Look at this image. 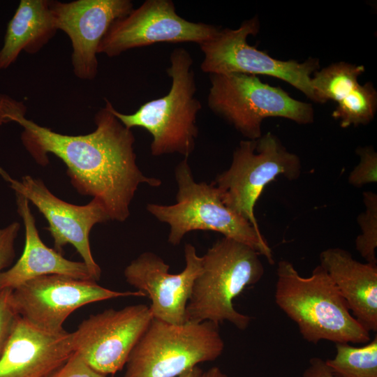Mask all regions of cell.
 <instances>
[{"mask_svg": "<svg viewBox=\"0 0 377 377\" xmlns=\"http://www.w3.org/2000/svg\"><path fill=\"white\" fill-rule=\"evenodd\" d=\"M22 102L0 94V126L20 125L22 142L35 161L45 166L49 154L60 158L76 191L99 200L111 220L125 221L140 184L158 187L161 181L145 175L136 163L135 137L110 112L107 103L95 115L96 129L68 135L38 125L26 117Z\"/></svg>", "mask_w": 377, "mask_h": 377, "instance_id": "obj_1", "label": "cell"}, {"mask_svg": "<svg viewBox=\"0 0 377 377\" xmlns=\"http://www.w3.org/2000/svg\"><path fill=\"white\" fill-rule=\"evenodd\" d=\"M274 292L277 306L294 321L304 340L367 343L370 332L352 315L347 303L320 265L301 276L286 260L278 263Z\"/></svg>", "mask_w": 377, "mask_h": 377, "instance_id": "obj_2", "label": "cell"}, {"mask_svg": "<svg viewBox=\"0 0 377 377\" xmlns=\"http://www.w3.org/2000/svg\"><path fill=\"white\" fill-rule=\"evenodd\" d=\"M166 69L171 78L168 93L142 105L133 114L117 111L105 99L110 112L127 128L140 127L152 136L150 145L154 156L179 154L188 158L198 135L196 118L201 103L195 96L196 82L191 54L183 47L174 49Z\"/></svg>", "mask_w": 377, "mask_h": 377, "instance_id": "obj_3", "label": "cell"}, {"mask_svg": "<svg viewBox=\"0 0 377 377\" xmlns=\"http://www.w3.org/2000/svg\"><path fill=\"white\" fill-rule=\"evenodd\" d=\"M260 254L234 239L217 240L202 256V270L195 279L186 308V322L228 321L246 330L251 318L237 311L233 300L246 287L258 283L265 272Z\"/></svg>", "mask_w": 377, "mask_h": 377, "instance_id": "obj_4", "label": "cell"}, {"mask_svg": "<svg viewBox=\"0 0 377 377\" xmlns=\"http://www.w3.org/2000/svg\"><path fill=\"white\" fill-rule=\"evenodd\" d=\"M175 177L176 202L147 205L149 213L169 226L170 244H179L184 235L193 230H212L250 246L270 264L274 263L272 249L261 231L223 204L214 182H195L187 158L177 165Z\"/></svg>", "mask_w": 377, "mask_h": 377, "instance_id": "obj_5", "label": "cell"}, {"mask_svg": "<svg viewBox=\"0 0 377 377\" xmlns=\"http://www.w3.org/2000/svg\"><path fill=\"white\" fill-rule=\"evenodd\" d=\"M225 347L218 324H170L152 318L132 350L123 377H178L217 359Z\"/></svg>", "mask_w": 377, "mask_h": 377, "instance_id": "obj_6", "label": "cell"}, {"mask_svg": "<svg viewBox=\"0 0 377 377\" xmlns=\"http://www.w3.org/2000/svg\"><path fill=\"white\" fill-rule=\"evenodd\" d=\"M207 105L247 140L262 135L267 117H281L300 124L314 120L311 104L292 98L280 87L263 82L254 75L210 74Z\"/></svg>", "mask_w": 377, "mask_h": 377, "instance_id": "obj_7", "label": "cell"}, {"mask_svg": "<svg viewBox=\"0 0 377 377\" xmlns=\"http://www.w3.org/2000/svg\"><path fill=\"white\" fill-rule=\"evenodd\" d=\"M301 168L298 156L288 151L269 132L255 140L240 141L230 166L213 182L223 204L260 230L254 207L265 186L280 176L295 180L300 177Z\"/></svg>", "mask_w": 377, "mask_h": 377, "instance_id": "obj_8", "label": "cell"}, {"mask_svg": "<svg viewBox=\"0 0 377 377\" xmlns=\"http://www.w3.org/2000/svg\"><path fill=\"white\" fill-rule=\"evenodd\" d=\"M260 29L257 16L244 20L235 29L220 28L211 39L199 45L204 57L202 71L210 74L244 73L272 76L288 82L316 103L311 75L320 68L319 59L304 62L283 61L249 45V36Z\"/></svg>", "mask_w": 377, "mask_h": 377, "instance_id": "obj_9", "label": "cell"}, {"mask_svg": "<svg viewBox=\"0 0 377 377\" xmlns=\"http://www.w3.org/2000/svg\"><path fill=\"white\" fill-rule=\"evenodd\" d=\"M145 297L140 291H117L96 281L61 275H46L29 280L12 290L10 304L15 313L35 327L52 334L64 332L63 324L84 305L124 297Z\"/></svg>", "mask_w": 377, "mask_h": 377, "instance_id": "obj_10", "label": "cell"}, {"mask_svg": "<svg viewBox=\"0 0 377 377\" xmlns=\"http://www.w3.org/2000/svg\"><path fill=\"white\" fill-rule=\"evenodd\" d=\"M153 317L145 304L108 309L89 316L72 334L74 352L96 372L121 371Z\"/></svg>", "mask_w": 377, "mask_h": 377, "instance_id": "obj_11", "label": "cell"}, {"mask_svg": "<svg viewBox=\"0 0 377 377\" xmlns=\"http://www.w3.org/2000/svg\"><path fill=\"white\" fill-rule=\"evenodd\" d=\"M221 27L180 17L170 0H147L115 20L101 40L98 54L109 57L158 43H196L213 38Z\"/></svg>", "mask_w": 377, "mask_h": 377, "instance_id": "obj_12", "label": "cell"}, {"mask_svg": "<svg viewBox=\"0 0 377 377\" xmlns=\"http://www.w3.org/2000/svg\"><path fill=\"white\" fill-rule=\"evenodd\" d=\"M0 176L15 193L31 202L47 219V230L53 238L54 249L61 253L66 245L73 246L95 281L99 280L101 270L91 251L89 233L96 224L111 220L102 203L95 198L85 205L66 202L51 193L41 179L26 175L18 181L1 167Z\"/></svg>", "mask_w": 377, "mask_h": 377, "instance_id": "obj_13", "label": "cell"}, {"mask_svg": "<svg viewBox=\"0 0 377 377\" xmlns=\"http://www.w3.org/2000/svg\"><path fill=\"white\" fill-rule=\"evenodd\" d=\"M186 266L179 274H170L169 265L156 254L146 251L127 265L126 282L148 296L152 317L173 325L186 323V308L193 283L202 270V256L191 244L184 246Z\"/></svg>", "mask_w": 377, "mask_h": 377, "instance_id": "obj_14", "label": "cell"}, {"mask_svg": "<svg viewBox=\"0 0 377 377\" xmlns=\"http://www.w3.org/2000/svg\"><path fill=\"white\" fill-rule=\"evenodd\" d=\"M57 29L71 41L74 75L84 80L98 73V47L112 24L133 8L130 0L50 1Z\"/></svg>", "mask_w": 377, "mask_h": 377, "instance_id": "obj_15", "label": "cell"}, {"mask_svg": "<svg viewBox=\"0 0 377 377\" xmlns=\"http://www.w3.org/2000/svg\"><path fill=\"white\" fill-rule=\"evenodd\" d=\"M73 353L71 332H46L18 316L0 355V377H49Z\"/></svg>", "mask_w": 377, "mask_h": 377, "instance_id": "obj_16", "label": "cell"}, {"mask_svg": "<svg viewBox=\"0 0 377 377\" xmlns=\"http://www.w3.org/2000/svg\"><path fill=\"white\" fill-rule=\"evenodd\" d=\"M15 195L17 213L25 228V243L22 254L15 264L0 274V290H13L29 280L46 275L96 281L83 261L68 260L43 243L29 200L20 194L15 193Z\"/></svg>", "mask_w": 377, "mask_h": 377, "instance_id": "obj_17", "label": "cell"}, {"mask_svg": "<svg viewBox=\"0 0 377 377\" xmlns=\"http://www.w3.org/2000/svg\"><path fill=\"white\" fill-rule=\"evenodd\" d=\"M326 271L348 304L352 315L369 332L377 330V265L356 260L341 248L320 254Z\"/></svg>", "mask_w": 377, "mask_h": 377, "instance_id": "obj_18", "label": "cell"}, {"mask_svg": "<svg viewBox=\"0 0 377 377\" xmlns=\"http://www.w3.org/2000/svg\"><path fill=\"white\" fill-rule=\"evenodd\" d=\"M57 28L49 0H21L9 21L0 50V71L15 63L21 52L38 53Z\"/></svg>", "mask_w": 377, "mask_h": 377, "instance_id": "obj_19", "label": "cell"}, {"mask_svg": "<svg viewBox=\"0 0 377 377\" xmlns=\"http://www.w3.org/2000/svg\"><path fill=\"white\" fill-rule=\"evenodd\" d=\"M364 71L363 65L340 61L316 71L311 86L316 103L339 102L359 84L358 77Z\"/></svg>", "mask_w": 377, "mask_h": 377, "instance_id": "obj_20", "label": "cell"}, {"mask_svg": "<svg viewBox=\"0 0 377 377\" xmlns=\"http://www.w3.org/2000/svg\"><path fill=\"white\" fill-rule=\"evenodd\" d=\"M336 355L325 361L339 377H377V336L362 346L335 343Z\"/></svg>", "mask_w": 377, "mask_h": 377, "instance_id": "obj_21", "label": "cell"}, {"mask_svg": "<svg viewBox=\"0 0 377 377\" xmlns=\"http://www.w3.org/2000/svg\"><path fill=\"white\" fill-rule=\"evenodd\" d=\"M377 109V91L370 82L359 84L337 103L332 116L342 128L366 125L374 118Z\"/></svg>", "mask_w": 377, "mask_h": 377, "instance_id": "obj_22", "label": "cell"}, {"mask_svg": "<svg viewBox=\"0 0 377 377\" xmlns=\"http://www.w3.org/2000/svg\"><path fill=\"white\" fill-rule=\"evenodd\" d=\"M362 195L365 210L357 216L361 233L355 239V248L366 263L376 265L377 195L364 191Z\"/></svg>", "mask_w": 377, "mask_h": 377, "instance_id": "obj_23", "label": "cell"}, {"mask_svg": "<svg viewBox=\"0 0 377 377\" xmlns=\"http://www.w3.org/2000/svg\"><path fill=\"white\" fill-rule=\"evenodd\" d=\"M360 156L359 163L350 172L348 182L353 186L377 182V154L371 146L359 147L356 149Z\"/></svg>", "mask_w": 377, "mask_h": 377, "instance_id": "obj_24", "label": "cell"}, {"mask_svg": "<svg viewBox=\"0 0 377 377\" xmlns=\"http://www.w3.org/2000/svg\"><path fill=\"white\" fill-rule=\"evenodd\" d=\"M20 229L18 222L0 228V274L9 267L15 256V242Z\"/></svg>", "mask_w": 377, "mask_h": 377, "instance_id": "obj_25", "label": "cell"}, {"mask_svg": "<svg viewBox=\"0 0 377 377\" xmlns=\"http://www.w3.org/2000/svg\"><path fill=\"white\" fill-rule=\"evenodd\" d=\"M12 289L0 290V355L18 316L10 302Z\"/></svg>", "mask_w": 377, "mask_h": 377, "instance_id": "obj_26", "label": "cell"}, {"mask_svg": "<svg viewBox=\"0 0 377 377\" xmlns=\"http://www.w3.org/2000/svg\"><path fill=\"white\" fill-rule=\"evenodd\" d=\"M49 377H106L90 367L75 352L68 360Z\"/></svg>", "mask_w": 377, "mask_h": 377, "instance_id": "obj_27", "label": "cell"}, {"mask_svg": "<svg viewBox=\"0 0 377 377\" xmlns=\"http://www.w3.org/2000/svg\"><path fill=\"white\" fill-rule=\"evenodd\" d=\"M303 377H339L327 365L325 361L320 357L310 359L309 365L303 373Z\"/></svg>", "mask_w": 377, "mask_h": 377, "instance_id": "obj_28", "label": "cell"}, {"mask_svg": "<svg viewBox=\"0 0 377 377\" xmlns=\"http://www.w3.org/2000/svg\"><path fill=\"white\" fill-rule=\"evenodd\" d=\"M202 370L198 366H195L186 371L178 377H202Z\"/></svg>", "mask_w": 377, "mask_h": 377, "instance_id": "obj_29", "label": "cell"}, {"mask_svg": "<svg viewBox=\"0 0 377 377\" xmlns=\"http://www.w3.org/2000/svg\"><path fill=\"white\" fill-rule=\"evenodd\" d=\"M202 377H228L219 367H214L203 372Z\"/></svg>", "mask_w": 377, "mask_h": 377, "instance_id": "obj_30", "label": "cell"}]
</instances>
